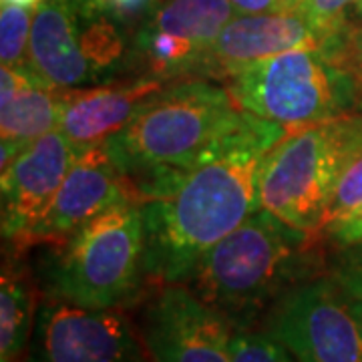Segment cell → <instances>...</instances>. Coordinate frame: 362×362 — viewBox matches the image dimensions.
I'll return each instance as SVG.
<instances>
[{"instance_id":"obj_1","label":"cell","mask_w":362,"mask_h":362,"mask_svg":"<svg viewBox=\"0 0 362 362\" xmlns=\"http://www.w3.org/2000/svg\"><path fill=\"white\" fill-rule=\"evenodd\" d=\"M288 133L244 111L171 194L141 204L149 282L183 284L202 256L262 209V161Z\"/></svg>"},{"instance_id":"obj_2","label":"cell","mask_w":362,"mask_h":362,"mask_svg":"<svg viewBox=\"0 0 362 362\" xmlns=\"http://www.w3.org/2000/svg\"><path fill=\"white\" fill-rule=\"evenodd\" d=\"M320 242L318 233L258 209L202 256L183 286L233 328H247L290 290L322 274Z\"/></svg>"},{"instance_id":"obj_3","label":"cell","mask_w":362,"mask_h":362,"mask_svg":"<svg viewBox=\"0 0 362 362\" xmlns=\"http://www.w3.org/2000/svg\"><path fill=\"white\" fill-rule=\"evenodd\" d=\"M242 113L218 78H181L143 105L105 147L145 204L171 194Z\"/></svg>"},{"instance_id":"obj_4","label":"cell","mask_w":362,"mask_h":362,"mask_svg":"<svg viewBox=\"0 0 362 362\" xmlns=\"http://www.w3.org/2000/svg\"><path fill=\"white\" fill-rule=\"evenodd\" d=\"M141 204L111 207L39 259L47 298L83 308L119 310L147 282Z\"/></svg>"},{"instance_id":"obj_5","label":"cell","mask_w":362,"mask_h":362,"mask_svg":"<svg viewBox=\"0 0 362 362\" xmlns=\"http://www.w3.org/2000/svg\"><path fill=\"white\" fill-rule=\"evenodd\" d=\"M362 156V113L290 131L259 168L262 209L318 233L340 175Z\"/></svg>"},{"instance_id":"obj_6","label":"cell","mask_w":362,"mask_h":362,"mask_svg":"<svg viewBox=\"0 0 362 362\" xmlns=\"http://www.w3.org/2000/svg\"><path fill=\"white\" fill-rule=\"evenodd\" d=\"M125 26L103 0H42L33 16L26 65L61 90L113 83L135 61Z\"/></svg>"},{"instance_id":"obj_7","label":"cell","mask_w":362,"mask_h":362,"mask_svg":"<svg viewBox=\"0 0 362 362\" xmlns=\"http://www.w3.org/2000/svg\"><path fill=\"white\" fill-rule=\"evenodd\" d=\"M228 81L244 111L294 131L350 115L358 87L322 49H294L250 63Z\"/></svg>"},{"instance_id":"obj_8","label":"cell","mask_w":362,"mask_h":362,"mask_svg":"<svg viewBox=\"0 0 362 362\" xmlns=\"http://www.w3.org/2000/svg\"><path fill=\"white\" fill-rule=\"evenodd\" d=\"M266 330L298 362H362L361 308L330 276H318L280 298L268 312Z\"/></svg>"},{"instance_id":"obj_9","label":"cell","mask_w":362,"mask_h":362,"mask_svg":"<svg viewBox=\"0 0 362 362\" xmlns=\"http://www.w3.org/2000/svg\"><path fill=\"white\" fill-rule=\"evenodd\" d=\"M238 14L230 0L157 2L133 39L141 75L168 83L202 77L209 47Z\"/></svg>"},{"instance_id":"obj_10","label":"cell","mask_w":362,"mask_h":362,"mask_svg":"<svg viewBox=\"0 0 362 362\" xmlns=\"http://www.w3.org/2000/svg\"><path fill=\"white\" fill-rule=\"evenodd\" d=\"M26 362H145L119 310L83 308L47 298L37 310Z\"/></svg>"},{"instance_id":"obj_11","label":"cell","mask_w":362,"mask_h":362,"mask_svg":"<svg viewBox=\"0 0 362 362\" xmlns=\"http://www.w3.org/2000/svg\"><path fill=\"white\" fill-rule=\"evenodd\" d=\"M233 326L183 284L161 286L145 306L143 346L153 362H233Z\"/></svg>"},{"instance_id":"obj_12","label":"cell","mask_w":362,"mask_h":362,"mask_svg":"<svg viewBox=\"0 0 362 362\" xmlns=\"http://www.w3.org/2000/svg\"><path fill=\"white\" fill-rule=\"evenodd\" d=\"M125 204H143V199L129 177L113 163L105 143L83 147L18 250L63 242L93 218Z\"/></svg>"},{"instance_id":"obj_13","label":"cell","mask_w":362,"mask_h":362,"mask_svg":"<svg viewBox=\"0 0 362 362\" xmlns=\"http://www.w3.org/2000/svg\"><path fill=\"white\" fill-rule=\"evenodd\" d=\"M81 149L61 129L51 131L25 145L2 169L0 226L4 242L14 250L51 204Z\"/></svg>"},{"instance_id":"obj_14","label":"cell","mask_w":362,"mask_h":362,"mask_svg":"<svg viewBox=\"0 0 362 362\" xmlns=\"http://www.w3.org/2000/svg\"><path fill=\"white\" fill-rule=\"evenodd\" d=\"M328 39L300 8L238 14L209 47L202 77L230 78L250 63L294 49H320Z\"/></svg>"},{"instance_id":"obj_15","label":"cell","mask_w":362,"mask_h":362,"mask_svg":"<svg viewBox=\"0 0 362 362\" xmlns=\"http://www.w3.org/2000/svg\"><path fill=\"white\" fill-rule=\"evenodd\" d=\"M168 85L156 75H135L90 89L65 90L61 131L78 147L105 143Z\"/></svg>"},{"instance_id":"obj_16","label":"cell","mask_w":362,"mask_h":362,"mask_svg":"<svg viewBox=\"0 0 362 362\" xmlns=\"http://www.w3.org/2000/svg\"><path fill=\"white\" fill-rule=\"evenodd\" d=\"M65 90L54 89L26 65L0 71V133L2 141L25 147L61 129Z\"/></svg>"},{"instance_id":"obj_17","label":"cell","mask_w":362,"mask_h":362,"mask_svg":"<svg viewBox=\"0 0 362 362\" xmlns=\"http://www.w3.org/2000/svg\"><path fill=\"white\" fill-rule=\"evenodd\" d=\"M35 294L25 272L4 262L0 280V362H21L35 328Z\"/></svg>"},{"instance_id":"obj_18","label":"cell","mask_w":362,"mask_h":362,"mask_svg":"<svg viewBox=\"0 0 362 362\" xmlns=\"http://www.w3.org/2000/svg\"><path fill=\"white\" fill-rule=\"evenodd\" d=\"M33 11L2 2L0 11V61L4 66L25 65L28 57Z\"/></svg>"},{"instance_id":"obj_19","label":"cell","mask_w":362,"mask_h":362,"mask_svg":"<svg viewBox=\"0 0 362 362\" xmlns=\"http://www.w3.org/2000/svg\"><path fill=\"white\" fill-rule=\"evenodd\" d=\"M233 362H298L282 340L270 330L233 328L232 332Z\"/></svg>"},{"instance_id":"obj_20","label":"cell","mask_w":362,"mask_h":362,"mask_svg":"<svg viewBox=\"0 0 362 362\" xmlns=\"http://www.w3.org/2000/svg\"><path fill=\"white\" fill-rule=\"evenodd\" d=\"M344 71H349L358 87V107L362 111V26L346 23L320 47Z\"/></svg>"},{"instance_id":"obj_21","label":"cell","mask_w":362,"mask_h":362,"mask_svg":"<svg viewBox=\"0 0 362 362\" xmlns=\"http://www.w3.org/2000/svg\"><path fill=\"white\" fill-rule=\"evenodd\" d=\"M362 206V156L356 157L349 168L344 169V173L340 175L337 187L332 192L330 204L326 209V218L324 226L334 223L350 216L352 211H356ZM322 226V228H324ZM320 228V230H322Z\"/></svg>"},{"instance_id":"obj_22","label":"cell","mask_w":362,"mask_h":362,"mask_svg":"<svg viewBox=\"0 0 362 362\" xmlns=\"http://www.w3.org/2000/svg\"><path fill=\"white\" fill-rule=\"evenodd\" d=\"M334 247V256L328 258V276L362 306V242Z\"/></svg>"},{"instance_id":"obj_23","label":"cell","mask_w":362,"mask_h":362,"mask_svg":"<svg viewBox=\"0 0 362 362\" xmlns=\"http://www.w3.org/2000/svg\"><path fill=\"white\" fill-rule=\"evenodd\" d=\"M358 0H304L300 11L310 18L318 28H322L328 37L349 23L346 11Z\"/></svg>"},{"instance_id":"obj_24","label":"cell","mask_w":362,"mask_h":362,"mask_svg":"<svg viewBox=\"0 0 362 362\" xmlns=\"http://www.w3.org/2000/svg\"><path fill=\"white\" fill-rule=\"evenodd\" d=\"M318 235L332 246H349L362 242V206L346 218L324 226Z\"/></svg>"},{"instance_id":"obj_25","label":"cell","mask_w":362,"mask_h":362,"mask_svg":"<svg viewBox=\"0 0 362 362\" xmlns=\"http://www.w3.org/2000/svg\"><path fill=\"white\" fill-rule=\"evenodd\" d=\"M103 4L125 25L135 21H145L153 11L157 0H103Z\"/></svg>"},{"instance_id":"obj_26","label":"cell","mask_w":362,"mask_h":362,"mask_svg":"<svg viewBox=\"0 0 362 362\" xmlns=\"http://www.w3.org/2000/svg\"><path fill=\"white\" fill-rule=\"evenodd\" d=\"M242 14L259 13H282V11H296L304 0H230Z\"/></svg>"},{"instance_id":"obj_27","label":"cell","mask_w":362,"mask_h":362,"mask_svg":"<svg viewBox=\"0 0 362 362\" xmlns=\"http://www.w3.org/2000/svg\"><path fill=\"white\" fill-rule=\"evenodd\" d=\"M2 2H8V4H16V6H25V8H30V11H37L42 0H2Z\"/></svg>"},{"instance_id":"obj_28","label":"cell","mask_w":362,"mask_h":362,"mask_svg":"<svg viewBox=\"0 0 362 362\" xmlns=\"http://www.w3.org/2000/svg\"><path fill=\"white\" fill-rule=\"evenodd\" d=\"M352 8H354V14H356V18L361 21V26H362V0H358Z\"/></svg>"},{"instance_id":"obj_29","label":"cell","mask_w":362,"mask_h":362,"mask_svg":"<svg viewBox=\"0 0 362 362\" xmlns=\"http://www.w3.org/2000/svg\"><path fill=\"white\" fill-rule=\"evenodd\" d=\"M356 304H358V302H356ZM358 308H361V314H362V306H361V304H358Z\"/></svg>"},{"instance_id":"obj_30","label":"cell","mask_w":362,"mask_h":362,"mask_svg":"<svg viewBox=\"0 0 362 362\" xmlns=\"http://www.w3.org/2000/svg\"><path fill=\"white\" fill-rule=\"evenodd\" d=\"M361 113H362V111H361Z\"/></svg>"}]
</instances>
